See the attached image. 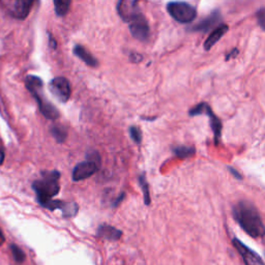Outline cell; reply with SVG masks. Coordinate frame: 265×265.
<instances>
[{"instance_id":"obj_1","label":"cell","mask_w":265,"mask_h":265,"mask_svg":"<svg viewBox=\"0 0 265 265\" xmlns=\"http://www.w3.org/2000/svg\"><path fill=\"white\" fill-rule=\"evenodd\" d=\"M233 216L241 229L253 238H261L265 235V226L255 205L249 201H239L233 207Z\"/></svg>"},{"instance_id":"obj_2","label":"cell","mask_w":265,"mask_h":265,"mask_svg":"<svg viewBox=\"0 0 265 265\" xmlns=\"http://www.w3.org/2000/svg\"><path fill=\"white\" fill-rule=\"evenodd\" d=\"M59 178L60 173L56 170L43 171L42 178L33 183L32 187L36 194V200L43 207L48 205L53 200V197L59 193Z\"/></svg>"},{"instance_id":"obj_3","label":"cell","mask_w":265,"mask_h":265,"mask_svg":"<svg viewBox=\"0 0 265 265\" xmlns=\"http://www.w3.org/2000/svg\"><path fill=\"white\" fill-rule=\"evenodd\" d=\"M26 88L29 90L39 105L42 114L50 120H55L59 117V111L47 101L43 93V81L41 78L33 75H28L25 79Z\"/></svg>"},{"instance_id":"obj_4","label":"cell","mask_w":265,"mask_h":265,"mask_svg":"<svg viewBox=\"0 0 265 265\" xmlns=\"http://www.w3.org/2000/svg\"><path fill=\"white\" fill-rule=\"evenodd\" d=\"M101 167V158L96 151L87 154V159L79 163L73 170V181L80 182L89 178L96 173Z\"/></svg>"},{"instance_id":"obj_5","label":"cell","mask_w":265,"mask_h":265,"mask_svg":"<svg viewBox=\"0 0 265 265\" xmlns=\"http://www.w3.org/2000/svg\"><path fill=\"white\" fill-rule=\"evenodd\" d=\"M167 11L175 21L183 24L193 22L197 16L196 8L186 2H170L167 4Z\"/></svg>"},{"instance_id":"obj_6","label":"cell","mask_w":265,"mask_h":265,"mask_svg":"<svg viewBox=\"0 0 265 265\" xmlns=\"http://www.w3.org/2000/svg\"><path fill=\"white\" fill-rule=\"evenodd\" d=\"M49 88L53 96L61 103L68 102L71 98L72 93L71 84L68 79H65L63 77H57L51 80L49 84Z\"/></svg>"},{"instance_id":"obj_7","label":"cell","mask_w":265,"mask_h":265,"mask_svg":"<svg viewBox=\"0 0 265 265\" xmlns=\"http://www.w3.org/2000/svg\"><path fill=\"white\" fill-rule=\"evenodd\" d=\"M232 244L240 255L244 265H265L259 255L249 247H247V245L241 242L239 239L234 238L232 240Z\"/></svg>"},{"instance_id":"obj_8","label":"cell","mask_w":265,"mask_h":265,"mask_svg":"<svg viewBox=\"0 0 265 265\" xmlns=\"http://www.w3.org/2000/svg\"><path fill=\"white\" fill-rule=\"evenodd\" d=\"M117 13L125 22L131 23L141 15L138 2L135 0H122L117 3Z\"/></svg>"},{"instance_id":"obj_9","label":"cell","mask_w":265,"mask_h":265,"mask_svg":"<svg viewBox=\"0 0 265 265\" xmlns=\"http://www.w3.org/2000/svg\"><path fill=\"white\" fill-rule=\"evenodd\" d=\"M130 31L135 39L145 42L149 36V25L143 15H140L130 23Z\"/></svg>"},{"instance_id":"obj_10","label":"cell","mask_w":265,"mask_h":265,"mask_svg":"<svg viewBox=\"0 0 265 265\" xmlns=\"http://www.w3.org/2000/svg\"><path fill=\"white\" fill-rule=\"evenodd\" d=\"M32 4V0H16L8 8V12L13 18L18 19V20H24L29 14Z\"/></svg>"},{"instance_id":"obj_11","label":"cell","mask_w":265,"mask_h":265,"mask_svg":"<svg viewBox=\"0 0 265 265\" xmlns=\"http://www.w3.org/2000/svg\"><path fill=\"white\" fill-rule=\"evenodd\" d=\"M221 21V14L219 11H214L210 16L203 19L202 21L196 24L194 27L191 28L192 31H201V32H207L210 31L212 28H213L217 23Z\"/></svg>"},{"instance_id":"obj_12","label":"cell","mask_w":265,"mask_h":265,"mask_svg":"<svg viewBox=\"0 0 265 265\" xmlns=\"http://www.w3.org/2000/svg\"><path fill=\"white\" fill-rule=\"evenodd\" d=\"M229 29V27L227 24H221L217 26L215 29L208 35L207 39L205 40L204 42V49L206 51L208 50H211V48L212 46H214L217 42H219L222 37L225 35V33L228 31Z\"/></svg>"},{"instance_id":"obj_13","label":"cell","mask_w":265,"mask_h":265,"mask_svg":"<svg viewBox=\"0 0 265 265\" xmlns=\"http://www.w3.org/2000/svg\"><path fill=\"white\" fill-rule=\"evenodd\" d=\"M97 234L99 238H102L107 240H118L122 236V232L120 230L115 228V227L106 224L101 225L99 227Z\"/></svg>"},{"instance_id":"obj_14","label":"cell","mask_w":265,"mask_h":265,"mask_svg":"<svg viewBox=\"0 0 265 265\" xmlns=\"http://www.w3.org/2000/svg\"><path fill=\"white\" fill-rule=\"evenodd\" d=\"M205 114L210 117V121H211V127L212 129L213 135H214V142L217 144L219 143V141L221 139V135H222V122L220 120V118L217 117L214 113L212 112V108L210 106H207Z\"/></svg>"},{"instance_id":"obj_15","label":"cell","mask_w":265,"mask_h":265,"mask_svg":"<svg viewBox=\"0 0 265 265\" xmlns=\"http://www.w3.org/2000/svg\"><path fill=\"white\" fill-rule=\"evenodd\" d=\"M74 54L86 64L92 66V68H96L99 65L98 60L93 57L92 54L80 45H76L74 47Z\"/></svg>"},{"instance_id":"obj_16","label":"cell","mask_w":265,"mask_h":265,"mask_svg":"<svg viewBox=\"0 0 265 265\" xmlns=\"http://www.w3.org/2000/svg\"><path fill=\"white\" fill-rule=\"evenodd\" d=\"M54 5L56 14L60 17H63L70 11L71 1H69V0H54Z\"/></svg>"},{"instance_id":"obj_17","label":"cell","mask_w":265,"mask_h":265,"mask_svg":"<svg viewBox=\"0 0 265 265\" xmlns=\"http://www.w3.org/2000/svg\"><path fill=\"white\" fill-rule=\"evenodd\" d=\"M173 153L181 159H186L195 155V148L191 146H176L173 148Z\"/></svg>"},{"instance_id":"obj_18","label":"cell","mask_w":265,"mask_h":265,"mask_svg":"<svg viewBox=\"0 0 265 265\" xmlns=\"http://www.w3.org/2000/svg\"><path fill=\"white\" fill-rule=\"evenodd\" d=\"M79 211V206L75 202H64L61 208V212L64 217H72L77 214Z\"/></svg>"},{"instance_id":"obj_19","label":"cell","mask_w":265,"mask_h":265,"mask_svg":"<svg viewBox=\"0 0 265 265\" xmlns=\"http://www.w3.org/2000/svg\"><path fill=\"white\" fill-rule=\"evenodd\" d=\"M52 136L55 138V140L58 142V143H62V142L68 137V131L62 126H54L51 129Z\"/></svg>"},{"instance_id":"obj_20","label":"cell","mask_w":265,"mask_h":265,"mask_svg":"<svg viewBox=\"0 0 265 265\" xmlns=\"http://www.w3.org/2000/svg\"><path fill=\"white\" fill-rule=\"evenodd\" d=\"M139 184L142 188V192H143V197H144V203L146 205L150 204V195H149V186L148 183L146 181V177L144 174H141L139 176Z\"/></svg>"},{"instance_id":"obj_21","label":"cell","mask_w":265,"mask_h":265,"mask_svg":"<svg viewBox=\"0 0 265 265\" xmlns=\"http://www.w3.org/2000/svg\"><path fill=\"white\" fill-rule=\"evenodd\" d=\"M9 249H11L13 258L17 263L24 262V260L26 259V255H25V253L23 252V250L20 247H18L17 244L13 243V244L9 245Z\"/></svg>"},{"instance_id":"obj_22","label":"cell","mask_w":265,"mask_h":265,"mask_svg":"<svg viewBox=\"0 0 265 265\" xmlns=\"http://www.w3.org/2000/svg\"><path fill=\"white\" fill-rule=\"evenodd\" d=\"M130 135L131 138L135 141V143L140 144L142 141V132L139 128L137 127H131L130 128Z\"/></svg>"},{"instance_id":"obj_23","label":"cell","mask_w":265,"mask_h":265,"mask_svg":"<svg viewBox=\"0 0 265 265\" xmlns=\"http://www.w3.org/2000/svg\"><path fill=\"white\" fill-rule=\"evenodd\" d=\"M257 19L259 25L265 30V9L262 8L257 13Z\"/></svg>"},{"instance_id":"obj_24","label":"cell","mask_w":265,"mask_h":265,"mask_svg":"<svg viewBox=\"0 0 265 265\" xmlns=\"http://www.w3.org/2000/svg\"><path fill=\"white\" fill-rule=\"evenodd\" d=\"M49 41H50V47L52 49H56L57 48V42L53 37L52 34H49Z\"/></svg>"},{"instance_id":"obj_25","label":"cell","mask_w":265,"mask_h":265,"mask_svg":"<svg viewBox=\"0 0 265 265\" xmlns=\"http://www.w3.org/2000/svg\"><path fill=\"white\" fill-rule=\"evenodd\" d=\"M124 197H125V193H121V194L116 198V200H115L114 202H113V206H114V207L118 206V205L121 203V201H122V199H124Z\"/></svg>"},{"instance_id":"obj_26","label":"cell","mask_w":265,"mask_h":265,"mask_svg":"<svg viewBox=\"0 0 265 265\" xmlns=\"http://www.w3.org/2000/svg\"><path fill=\"white\" fill-rule=\"evenodd\" d=\"M228 169H229V171L233 174V176L234 177H236V178H238V179H241L242 177H241V175L238 172V171H236V170L234 169V168H231V167H228Z\"/></svg>"},{"instance_id":"obj_27","label":"cell","mask_w":265,"mask_h":265,"mask_svg":"<svg viewBox=\"0 0 265 265\" xmlns=\"http://www.w3.org/2000/svg\"><path fill=\"white\" fill-rule=\"evenodd\" d=\"M238 49H233L229 54H227V56H226V59L227 60H228V59H230L231 57H234V56L236 55V54H238Z\"/></svg>"},{"instance_id":"obj_28","label":"cell","mask_w":265,"mask_h":265,"mask_svg":"<svg viewBox=\"0 0 265 265\" xmlns=\"http://www.w3.org/2000/svg\"><path fill=\"white\" fill-rule=\"evenodd\" d=\"M4 241H5V236L2 232V230L0 229V245H2L4 243Z\"/></svg>"},{"instance_id":"obj_29","label":"cell","mask_w":265,"mask_h":265,"mask_svg":"<svg viewBox=\"0 0 265 265\" xmlns=\"http://www.w3.org/2000/svg\"><path fill=\"white\" fill-rule=\"evenodd\" d=\"M3 160H4V153H3V150L1 149V147H0V165L3 163Z\"/></svg>"}]
</instances>
